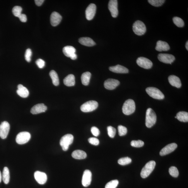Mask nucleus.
<instances>
[{
    "label": "nucleus",
    "mask_w": 188,
    "mask_h": 188,
    "mask_svg": "<svg viewBox=\"0 0 188 188\" xmlns=\"http://www.w3.org/2000/svg\"><path fill=\"white\" fill-rule=\"evenodd\" d=\"M145 121L146 126L148 128H151L155 124L156 115L151 108H148L146 111Z\"/></svg>",
    "instance_id": "f257e3e1"
},
{
    "label": "nucleus",
    "mask_w": 188,
    "mask_h": 188,
    "mask_svg": "<svg viewBox=\"0 0 188 188\" xmlns=\"http://www.w3.org/2000/svg\"><path fill=\"white\" fill-rule=\"evenodd\" d=\"M136 110L135 103L133 100L129 99L124 102L122 107L123 113L128 115L133 113Z\"/></svg>",
    "instance_id": "f03ea898"
},
{
    "label": "nucleus",
    "mask_w": 188,
    "mask_h": 188,
    "mask_svg": "<svg viewBox=\"0 0 188 188\" xmlns=\"http://www.w3.org/2000/svg\"><path fill=\"white\" fill-rule=\"evenodd\" d=\"M74 137L71 134H68L65 135L60 139V144L62 147L63 150H68L69 146L73 143Z\"/></svg>",
    "instance_id": "7ed1b4c3"
},
{
    "label": "nucleus",
    "mask_w": 188,
    "mask_h": 188,
    "mask_svg": "<svg viewBox=\"0 0 188 188\" xmlns=\"http://www.w3.org/2000/svg\"><path fill=\"white\" fill-rule=\"evenodd\" d=\"M156 165V162L154 161H151L147 163L141 170V175L142 178L148 177L153 172Z\"/></svg>",
    "instance_id": "20e7f679"
},
{
    "label": "nucleus",
    "mask_w": 188,
    "mask_h": 188,
    "mask_svg": "<svg viewBox=\"0 0 188 188\" xmlns=\"http://www.w3.org/2000/svg\"><path fill=\"white\" fill-rule=\"evenodd\" d=\"M133 30L136 35H143L146 32V26L143 22L140 20L136 21L133 24Z\"/></svg>",
    "instance_id": "39448f33"
},
{
    "label": "nucleus",
    "mask_w": 188,
    "mask_h": 188,
    "mask_svg": "<svg viewBox=\"0 0 188 188\" xmlns=\"http://www.w3.org/2000/svg\"><path fill=\"white\" fill-rule=\"evenodd\" d=\"M146 91L147 93L155 99L161 100L165 98V96L158 88L154 87H148L147 88Z\"/></svg>",
    "instance_id": "423d86ee"
},
{
    "label": "nucleus",
    "mask_w": 188,
    "mask_h": 188,
    "mask_svg": "<svg viewBox=\"0 0 188 188\" xmlns=\"http://www.w3.org/2000/svg\"><path fill=\"white\" fill-rule=\"evenodd\" d=\"M98 106V103L95 101H88L81 106V110L84 112H91L97 109Z\"/></svg>",
    "instance_id": "0eeeda50"
},
{
    "label": "nucleus",
    "mask_w": 188,
    "mask_h": 188,
    "mask_svg": "<svg viewBox=\"0 0 188 188\" xmlns=\"http://www.w3.org/2000/svg\"><path fill=\"white\" fill-rule=\"evenodd\" d=\"M31 135L27 132H21L17 135L16 138V143L22 144L27 143L30 140Z\"/></svg>",
    "instance_id": "6e6552de"
},
{
    "label": "nucleus",
    "mask_w": 188,
    "mask_h": 188,
    "mask_svg": "<svg viewBox=\"0 0 188 188\" xmlns=\"http://www.w3.org/2000/svg\"><path fill=\"white\" fill-rule=\"evenodd\" d=\"M136 62L139 66L145 69H150L153 66L152 62L145 57H138L137 60Z\"/></svg>",
    "instance_id": "1a4fd4ad"
},
{
    "label": "nucleus",
    "mask_w": 188,
    "mask_h": 188,
    "mask_svg": "<svg viewBox=\"0 0 188 188\" xmlns=\"http://www.w3.org/2000/svg\"><path fill=\"white\" fill-rule=\"evenodd\" d=\"M10 130V125L8 122L4 121L0 125V137L5 139L8 136Z\"/></svg>",
    "instance_id": "9d476101"
},
{
    "label": "nucleus",
    "mask_w": 188,
    "mask_h": 188,
    "mask_svg": "<svg viewBox=\"0 0 188 188\" xmlns=\"http://www.w3.org/2000/svg\"><path fill=\"white\" fill-rule=\"evenodd\" d=\"M108 9L113 18L117 17L119 13L118 9V2L117 0H110L108 5Z\"/></svg>",
    "instance_id": "9b49d317"
},
{
    "label": "nucleus",
    "mask_w": 188,
    "mask_h": 188,
    "mask_svg": "<svg viewBox=\"0 0 188 188\" xmlns=\"http://www.w3.org/2000/svg\"><path fill=\"white\" fill-rule=\"evenodd\" d=\"M158 59L159 61L164 63L172 64L175 60V57L171 54H160L158 55Z\"/></svg>",
    "instance_id": "f8f14e48"
},
{
    "label": "nucleus",
    "mask_w": 188,
    "mask_h": 188,
    "mask_svg": "<svg viewBox=\"0 0 188 188\" xmlns=\"http://www.w3.org/2000/svg\"><path fill=\"white\" fill-rule=\"evenodd\" d=\"M96 11V6L95 4H91L85 11L86 17L88 20H92L95 16Z\"/></svg>",
    "instance_id": "ddd939ff"
},
{
    "label": "nucleus",
    "mask_w": 188,
    "mask_h": 188,
    "mask_svg": "<svg viewBox=\"0 0 188 188\" xmlns=\"http://www.w3.org/2000/svg\"><path fill=\"white\" fill-rule=\"evenodd\" d=\"M120 82L117 79H108L104 82L105 88L108 90H112L115 89L119 85Z\"/></svg>",
    "instance_id": "4468645a"
},
{
    "label": "nucleus",
    "mask_w": 188,
    "mask_h": 188,
    "mask_svg": "<svg viewBox=\"0 0 188 188\" xmlns=\"http://www.w3.org/2000/svg\"><path fill=\"white\" fill-rule=\"evenodd\" d=\"M92 176V175L90 170H86L84 171L82 181V184L84 187H88L90 185Z\"/></svg>",
    "instance_id": "2eb2a0df"
},
{
    "label": "nucleus",
    "mask_w": 188,
    "mask_h": 188,
    "mask_svg": "<svg viewBox=\"0 0 188 188\" xmlns=\"http://www.w3.org/2000/svg\"><path fill=\"white\" fill-rule=\"evenodd\" d=\"M177 147V144L175 143L168 144L161 149L160 155L162 156L167 155L174 151Z\"/></svg>",
    "instance_id": "dca6fc26"
},
{
    "label": "nucleus",
    "mask_w": 188,
    "mask_h": 188,
    "mask_svg": "<svg viewBox=\"0 0 188 188\" xmlns=\"http://www.w3.org/2000/svg\"><path fill=\"white\" fill-rule=\"evenodd\" d=\"M34 177L36 181L40 184H44L47 181V175L44 172L37 171L34 173Z\"/></svg>",
    "instance_id": "f3484780"
},
{
    "label": "nucleus",
    "mask_w": 188,
    "mask_h": 188,
    "mask_svg": "<svg viewBox=\"0 0 188 188\" xmlns=\"http://www.w3.org/2000/svg\"><path fill=\"white\" fill-rule=\"evenodd\" d=\"M62 19L61 16L58 13L53 12L50 16V23L53 26H56L61 22Z\"/></svg>",
    "instance_id": "a211bd4d"
},
{
    "label": "nucleus",
    "mask_w": 188,
    "mask_h": 188,
    "mask_svg": "<svg viewBox=\"0 0 188 188\" xmlns=\"http://www.w3.org/2000/svg\"><path fill=\"white\" fill-rule=\"evenodd\" d=\"M47 109V107L43 103H40L33 106L31 110V113L33 114H37L45 112Z\"/></svg>",
    "instance_id": "6ab92c4d"
},
{
    "label": "nucleus",
    "mask_w": 188,
    "mask_h": 188,
    "mask_svg": "<svg viewBox=\"0 0 188 188\" xmlns=\"http://www.w3.org/2000/svg\"><path fill=\"white\" fill-rule=\"evenodd\" d=\"M170 49L168 43L162 40H158L157 42L155 50L159 52L168 51Z\"/></svg>",
    "instance_id": "aec40b11"
},
{
    "label": "nucleus",
    "mask_w": 188,
    "mask_h": 188,
    "mask_svg": "<svg viewBox=\"0 0 188 188\" xmlns=\"http://www.w3.org/2000/svg\"><path fill=\"white\" fill-rule=\"evenodd\" d=\"M109 69L110 71L115 73L126 74L129 73L128 69L126 67L119 64L114 66L110 67Z\"/></svg>",
    "instance_id": "412c9836"
},
{
    "label": "nucleus",
    "mask_w": 188,
    "mask_h": 188,
    "mask_svg": "<svg viewBox=\"0 0 188 188\" xmlns=\"http://www.w3.org/2000/svg\"><path fill=\"white\" fill-rule=\"evenodd\" d=\"M168 81L171 85L176 88H179L182 86L180 79L177 76L174 75L170 76L168 78Z\"/></svg>",
    "instance_id": "4be33fe9"
},
{
    "label": "nucleus",
    "mask_w": 188,
    "mask_h": 188,
    "mask_svg": "<svg viewBox=\"0 0 188 188\" xmlns=\"http://www.w3.org/2000/svg\"><path fill=\"white\" fill-rule=\"evenodd\" d=\"M16 92L20 97L23 98L27 97L30 93L27 89L21 84H19L18 85Z\"/></svg>",
    "instance_id": "5701e85b"
},
{
    "label": "nucleus",
    "mask_w": 188,
    "mask_h": 188,
    "mask_svg": "<svg viewBox=\"0 0 188 188\" xmlns=\"http://www.w3.org/2000/svg\"><path fill=\"white\" fill-rule=\"evenodd\" d=\"M78 41L81 44L86 47H92L96 45V43L89 37H81L79 38Z\"/></svg>",
    "instance_id": "b1692460"
},
{
    "label": "nucleus",
    "mask_w": 188,
    "mask_h": 188,
    "mask_svg": "<svg viewBox=\"0 0 188 188\" xmlns=\"http://www.w3.org/2000/svg\"><path fill=\"white\" fill-rule=\"evenodd\" d=\"M76 51L75 48L71 46H67L63 49V52L67 57L71 58L73 55L75 54Z\"/></svg>",
    "instance_id": "393cba45"
},
{
    "label": "nucleus",
    "mask_w": 188,
    "mask_h": 188,
    "mask_svg": "<svg viewBox=\"0 0 188 188\" xmlns=\"http://www.w3.org/2000/svg\"><path fill=\"white\" fill-rule=\"evenodd\" d=\"M65 85L67 86H74L75 85V77L73 74H69L64 79Z\"/></svg>",
    "instance_id": "a878e982"
},
{
    "label": "nucleus",
    "mask_w": 188,
    "mask_h": 188,
    "mask_svg": "<svg viewBox=\"0 0 188 188\" xmlns=\"http://www.w3.org/2000/svg\"><path fill=\"white\" fill-rule=\"evenodd\" d=\"M72 156L76 159H83L86 158L87 154L85 151L81 150H76L72 154Z\"/></svg>",
    "instance_id": "bb28decb"
},
{
    "label": "nucleus",
    "mask_w": 188,
    "mask_h": 188,
    "mask_svg": "<svg viewBox=\"0 0 188 188\" xmlns=\"http://www.w3.org/2000/svg\"><path fill=\"white\" fill-rule=\"evenodd\" d=\"M176 117L180 122H187L188 121V113L187 112L181 111L178 112Z\"/></svg>",
    "instance_id": "cd10ccee"
},
{
    "label": "nucleus",
    "mask_w": 188,
    "mask_h": 188,
    "mask_svg": "<svg viewBox=\"0 0 188 188\" xmlns=\"http://www.w3.org/2000/svg\"><path fill=\"white\" fill-rule=\"evenodd\" d=\"M91 74L90 72H86L82 74L81 81L82 83L84 85H88L90 82Z\"/></svg>",
    "instance_id": "c85d7f7f"
},
{
    "label": "nucleus",
    "mask_w": 188,
    "mask_h": 188,
    "mask_svg": "<svg viewBox=\"0 0 188 188\" xmlns=\"http://www.w3.org/2000/svg\"><path fill=\"white\" fill-rule=\"evenodd\" d=\"M2 179L5 184H8L10 179V174L8 167H5L2 175Z\"/></svg>",
    "instance_id": "c756f323"
},
{
    "label": "nucleus",
    "mask_w": 188,
    "mask_h": 188,
    "mask_svg": "<svg viewBox=\"0 0 188 188\" xmlns=\"http://www.w3.org/2000/svg\"><path fill=\"white\" fill-rule=\"evenodd\" d=\"M49 74L54 85L56 86L58 85L59 84V78L56 71L54 70L50 71Z\"/></svg>",
    "instance_id": "7c9ffc66"
},
{
    "label": "nucleus",
    "mask_w": 188,
    "mask_h": 188,
    "mask_svg": "<svg viewBox=\"0 0 188 188\" xmlns=\"http://www.w3.org/2000/svg\"><path fill=\"white\" fill-rule=\"evenodd\" d=\"M172 20L173 23L178 27H183L184 26V22L181 18L178 17H174Z\"/></svg>",
    "instance_id": "2f4dec72"
},
{
    "label": "nucleus",
    "mask_w": 188,
    "mask_h": 188,
    "mask_svg": "<svg viewBox=\"0 0 188 188\" xmlns=\"http://www.w3.org/2000/svg\"><path fill=\"white\" fill-rule=\"evenodd\" d=\"M132 162L131 158L127 157L120 158L118 161V163L119 165H125L129 164Z\"/></svg>",
    "instance_id": "473e14b6"
},
{
    "label": "nucleus",
    "mask_w": 188,
    "mask_h": 188,
    "mask_svg": "<svg viewBox=\"0 0 188 188\" xmlns=\"http://www.w3.org/2000/svg\"><path fill=\"white\" fill-rule=\"evenodd\" d=\"M148 3L154 6L159 7L164 3V0H148Z\"/></svg>",
    "instance_id": "72a5a7b5"
},
{
    "label": "nucleus",
    "mask_w": 188,
    "mask_h": 188,
    "mask_svg": "<svg viewBox=\"0 0 188 188\" xmlns=\"http://www.w3.org/2000/svg\"><path fill=\"white\" fill-rule=\"evenodd\" d=\"M169 174L173 177L176 178L179 176V173L177 168L174 166L171 167L169 169Z\"/></svg>",
    "instance_id": "f704fd0d"
},
{
    "label": "nucleus",
    "mask_w": 188,
    "mask_h": 188,
    "mask_svg": "<svg viewBox=\"0 0 188 188\" xmlns=\"http://www.w3.org/2000/svg\"><path fill=\"white\" fill-rule=\"evenodd\" d=\"M119 183V181L117 180L110 181L106 184L105 188H116Z\"/></svg>",
    "instance_id": "c9c22d12"
},
{
    "label": "nucleus",
    "mask_w": 188,
    "mask_h": 188,
    "mask_svg": "<svg viewBox=\"0 0 188 188\" xmlns=\"http://www.w3.org/2000/svg\"><path fill=\"white\" fill-rule=\"evenodd\" d=\"M22 8L19 6H14L12 9V12L14 15L16 17H19L21 13Z\"/></svg>",
    "instance_id": "e433bc0d"
},
{
    "label": "nucleus",
    "mask_w": 188,
    "mask_h": 188,
    "mask_svg": "<svg viewBox=\"0 0 188 188\" xmlns=\"http://www.w3.org/2000/svg\"><path fill=\"white\" fill-rule=\"evenodd\" d=\"M118 132L120 136H125L127 133V129L126 127L122 126V125H119L118 127Z\"/></svg>",
    "instance_id": "4c0bfd02"
},
{
    "label": "nucleus",
    "mask_w": 188,
    "mask_h": 188,
    "mask_svg": "<svg viewBox=\"0 0 188 188\" xmlns=\"http://www.w3.org/2000/svg\"><path fill=\"white\" fill-rule=\"evenodd\" d=\"M107 129L108 136L110 138H114L116 133V129L112 126L108 127Z\"/></svg>",
    "instance_id": "58836bf2"
},
{
    "label": "nucleus",
    "mask_w": 188,
    "mask_h": 188,
    "mask_svg": "<svg viewBox=\"0 0 188 188\" xmlns=\"http://www.w3.org/2000/svg\"><path fill=\"white\" fill-rule=\"evenodd\" d=\"M144 142L141 140L132 141L131 142L132 146L135 148H141L144 145Z\"/></svg>",
    "instance_id": "ea45409f"
},
{
    "label": "nucleus",
    "mask_w": 188,
    "mask_h": 188,
    "mask_svg": "<svg viewBox=\"0 0 188 188\" xmlns=\"http://www.w3.org/2000/svg\"><path fill=\"white\" fill-rule=\"evenodd\" d=\"M32 54V51L30 49H28L26 50L25 54V58L26 61L28 62H30Z\"/></svg>",
    "instance_id": "a19ab883"
},
{
    "label": "nucleus",
    "mask_w": 188,
    "mask_h": 188,
    "mask_svg": "<svg viewBox=\"0 0 188 188\" xmlns=\"http://www.w3.org/2000/svg\"><path fill=\"white\" fill-rule=\"evenodd\" d=\"M89 143L93 145L97 146L99 144V140L96 138H90L88 139Z\"/></svg>",
    "instance_id": "79ce46f5"
},
{
    "label": "nucleus",
    "mask_w": 188,
    "mask_h": 188,
    "mask_svg": "<svg viewBox=\"0 0 188 188\" xmlns=\"http://www.w3.org/2000/svg\"><path fill=\"white\" fill-rule=\"evenodd\" d=\"M36 63L40 68L42 69L45 66V62L44 60L40 59H38L36 61Z\"/></svg>",
    "instance_id": "37998d69"
},
{
    "label": "nucleus",
    "mask_w": 188,
    "mask_h": 188,
    "mask_svg": "<svg viewBox=\"0 0 188 188\" xmlns=\"http://www.w3.org/2000/svg\"><path fill=\"white\" fill-rule=\"evenodd\" d=\"M91 132L93 135L96 137L98 136L100 134L99 130L97 127H93L91 129Z\"/></svg>",
    "instance_id": "c03bdc74"
},
{
    "label": "nucleus",
    "mask_w": 188,
    "mask_h": 188,
    "mask_svg": "<svg viewBox=\"0 0 188 188\" xmlns=\"http://www.w3.org/2000/svg\"><path fill=\"white\" fill-rule=\"evenodd\" d=\"M18 18L23 23H25L27 21V18L25 14H21Z\"/></svg>",
    "instance_id": "a18cd8bd"
},
{
    "label": "nucleus",
    "mask_w": 188,
    "mask_h": 188,
    "mask_svg": "<svg viewBox=\"0 0 188 188\" xmlns=\"http://www.w3.org/2000/svg\"><path fill=\"white\" fill-rule=\"evenodd\" d=\"M44 1V0H35V1L36 4L38 6H41Z\"/></svg>",
    "instance_id": "49530a36"
},
{
    "label": "nucleus",
    "mask_w": 188,
    "mask_h": 188,
    "mask_svg": "<svg viewBox=\"0 0 188 188\" xmlns=\"http://www.w3.org/2000/svg\"><path fill=\"white\" fill-rule=\"evenodd\" d=\"M185 47H186V50H188V41L186 42V44Z\"/></svg>",
    "instance_id": "de8ad7c7"
},
{
    "label": "nucleus",
    "mask_w": 188,
    "mask_h": 188,
    "mask_svg": "<svg viewBox=\"0 0 188 188\" xmlns=\"http://www.w3.org/2000/svg\"><path fill=\"white\" fill-rule=\"evenodd\" d=\"M2 179V173L1 172V171H0V183L1 182Z\"/></svg>",
    "instance_id": "09e8293b"
},
{
    "label": "nucleus",
    "mask_w": 188,
    "mask_h": 188,
    "mask_svg": "<svg viewBox=\"0 0 188 188\" xmlns=\"http://www.w3.org/2000/svg\"><path fill=\"white\" fill-rule=\"evenodd\" d=\"M175 118H176V117H175Z\"/></svg>",
    "instance_id": "8fccbe9b"
}]
</instances>
